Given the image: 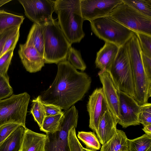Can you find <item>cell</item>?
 Listing matches in <instances>:
<instances>
[{
	"label": "cell",
	"mask_w": 151,
	"mask_h": 151,
	"mask_svg": "<svg viewBox=\"0 0 151 151\" xmlns=\"http://www.w3.org/2000/svg\"><path fill=\"white\" fill-rule=\"evenodd\" d=\"M91 83V78L87 74L78 71L66 60L58 63L56 77L40 95L41 100L67 110L82 99Z\"/></svg>",
	"instance_id": "obj_1"
},
{
	"label": "cell",
	"mask_w": 151,
	"mask_h": 151,
	"mask_svg": "<svg viewBox=\"0 0 151 151\" xmlns=\"http://www.w3.org/2000/svg\"><path fill=\"white\" fill-rule=\"evenodd\" d=\"M54 9L58 24L70 45L79 42L85 35L80 0L54 1Z\"/></svg>",
	"instance_id": "obj_2"
},
{
	"label": "cell",
	"mask_w": 151,
	"mask_h": 151,
	"mask_svg": "<svg viewBox=\"0 0 151 151\" xmlns=\"http://www.w3.org/2000/svg\"><path fill=\"white\" fill-rule=\"evenodd\" d=\"M134 87V99L140 105L148 102L151 96V82L143 68L142 50L138 38L134 33L127 42Z\"/></svg>",
	"instance_id": "obj_3"
},
{
	"label": "cell",
	"mask_w": 151,
	"mask_h": 151,
	"mask_svg": "<svg viewBox=\"0 0 151 151\" xmlns=\"http://www.w3.org/2000/svg\"><path fill=\"white\" fill-rule=\"evenodd\" d=\"M44 58L45 63L58 64L65 60L71 45L54 19L44 27Z\"/></svg>",
	"instance_id": "obj_4"
},
{
	"label": "cell",
	"mask_w": 151,
	"mask_h": 151,
	"mask_svg": "<svg viewBox=\"0 0 151 151\" xmlns=\"http://www.w3.org/2000/svg\"><path fill=\"white\" fill-rule=\"evenodd\" d=\"M127 42L119 47L108 71L118 90L134 98V84Z\"/></svg>",
	"instance_id": "obj_5"
},
{
	"label": "cell",
	"mask_w": 151,
	"mask_h": 151,
	"mask_svg": "<svg viewBox=\"0 0 151 151\" xmlns=\"http://www.w3.org/2000/svg\"><path fill=\"white\" fill-rule=\"evenodd\" d=\"M90 22L91 29L97 37L119 47L125 44L135 33L109 15Z\"/></svg>",
	"instance_id": "obj_6"
},
{
	"label": "cell",
	"mask_w": 151,
	"mask_h": 151,
	"mask_svg": "<svg viewBox=\"0 0 151 151\" xmlns=\"http://www.w3.org/2000/svg\"><path fill=\"white\" fill-rule=\"evenodd\" d=\"M30 96L27 92L12 94L0 100V127L15 123L26 127V119Z\"/></svg>",
	"instance_id": "obj_7"
},
{
	"label": "cell",
	"mask_w": 151,
	"mask_h": 151,
	"mask_svg": "<svg viewBox=\"0 0 151 151\" xmlns=\"http://www.w3.org/2000/svg\"><path fill=\"white\" fill-rule=\"evenodd\" d=\"M78 117V111L74 105L63 112L60 122V130L46 134L45 151H70L68 131L72 127H76Z\"/></svg>",
	"instance_id": "obj_8"
},
{
	"label": "cell",
	"mask_w": 151,
	"mask_h": 151,
	"mask_svg": "<svg viewBox=\"0 0 151 151\" xmlns=\"http://www.w3.org/2000/svg\"><path fill=\"white\" fill-rule=\"evenodd\" d=\"M109 15L134 32L151 35V18L140 13L122 1Z\"/></svg>",
	"instance_id": "obj_9"
},
{
	"label": "cell",
	"mask_w": 151,
	"mask_h": 151,
	"mask_svg": "<svg viewBox=\"0 0 151 151\" xmlns=\"http://www.w3.org/2000/svg\"><path fill=\"white\" fill-rule=\"evenodd\" d=\"M23 6L25 16L34 23L44 27L54 19V1L19 0Z\"/></svg>",
	"instance_id": "obj_10"
},
{
	"label": "cell",
	"mask_w": 151,
	"mask_h": 151,
	"mask_svg": "<svg viewBox=\"0 0 151 151\" xmlns=\"http://www.w3.org/2000/svg\"><path fill=\"white\" fill-rule=\"evenodd\" d=\"M122 2V0H80L82 16L84 20L91 22L107 16Z\"/></svg>",
	"instance_id": "obj_11"
},
{
	"label": "cell",
	"mask_w": 151,
	"mask_h": 151,
	"mask_svg": "<svg viewBox=\"0 0 151 151\" xmlns=\"http://www.w3.org/2000/svg\"><path fill=\"white\" fill-rule=\"evenodd\" d=\"M119 117L118 124L126 128L140 124L138 115L140 105L132 96L119 90Z\"/></svg>",
	"instance_id": "obj_12"
},
{
	"label": "cell",
	"mask_w": 151,
	"mask_h": 151,
	"mask_svg": "<svg viewBox=\"0 0 151 151\" xmlns=\"http://www.w3.org/2000/svg\"><path fill=\"white\" fill-rule=\"evenodd\" d=\"M87 107L89 116V127L96 133L100 121L109 110L102 88H96L89 96Z\"/></svg>",
	"instance_id": "obj_13"
},
{
	"label": "cell",
	"mask_w": 151,
	"mask_h": 151,
	"mask_svg": "<svg viewBox=\"0 0 151 151\" xmlns=\"http://www.w3.org/2000/svg\"><path fill=\"white\" fill-rule=\"evenodd\" d=\"M98 75L109 111L117 121L119 117V97L117 89L108 70H100Z\"/></svg>",
	"instance_id": "obj_14"
},
{
	"label": "cell",
	"mask_w": 151,
	"mask_h": 151,
	"mask_svg": "<svg viewBox=\"0 0 151 151\" xmlns=\"http://www.w3.org/2000/svg\"><path fill=\"white\" fill-rule=\"evenodd\" d=\"M18 53L24 66L29 73L39 71L44 66L43 56L33 46L20 44Z\"/></svg>",
	"instance_id": "obj_15"
},
{
	"label": "cell",
	"mask_w": 151,
	"mask_h": 151,
	"mask_svg": "<svg viewBox=\"0 0 151 151\" xmlns=\"http://www.w3.org/2000/svg\"><path fill=\"white\" fill-rule=\"evenodd\" d=\"M118 121L109 110L106 111L100 121L96 133L100 143L104 144L115 133Z\"/></svg>",
	"instance_id": "obj_16"
},
{
	"label": "cell",
	"mask_w": 151,
	"mask_h": 151,
	"mask_svg": "<svg viewBox=\"0 0 151 151\" xmlns=\"http://www.w3.org/2000/svg\"><path fill=\"white\" fill-rule=\"evenodd\" d=\"M105 42L97 53L95 64L100 70L108 71L117 55L119 47L112 43Z\"/></svg>",
	"instance_id": "obj_17"
},
{
	"label": "cell",
	"mask_w": 151,
	"mask_h": 151,
	"mask_svg": "<svg viewBox=\"0 0 151 151\" xmlns=\"http://www.w3.org/2000/svg\"><path fill=\"white\" fill-rule=\"evenodd\" d=\"M46 134L37 133L27 128L20 151H45Z\"/></svg>",
	"instance_id": "obj_18"
},
{
	"label": "cell",
	"mask_w": 151,
	"mask_h": 151,
	"mask_svg": "<svg viewBox=\"0 0 151 151\" xmlns=\"http://www.w3.org/2000/svg\"><path fill=\"white\" fill-rule=\"evenodd\" d=\"M100 151H129L128 139L125 132L117 129L112 137L102 145Z\"/></svg>",
	"instance_id": "obj_19"
},
{
	"label": "cell",
	"mask_w": 151,
	"mask_h": 151,
	"mask_svg": "<svg viewBox=\"0 0 151 151\" xmlns=\"http://www.w3.org/2000/svg\"><path fill=\"white\" fill-rule=\"evenodd\" d=\"M26 127L20 125L0 144V151H20Z\"/></svg>",
	"instance_id": "obj_20"
},
{
	"label": "cell",
	"mask_w": 151,
	"mask_h": 151,
	"mask_svg": "<svg viewBox=\"0 0 151 151\" xmlns=\"http://www.w3.org/2000/svg\"><path fill=\"white\" fill-rule=\"evenodd\" d=\"M44 27L34 23L28 35L25 44L34 47L44 57Z\"/></svg>",
	"instance_id": "obj_21"
},
{
	"label": "cell",
	"mask_w": 151,
	"mask_h": 151,
	"mask_svg": "<svg viewBox=\"0 0 151 151\" xmlns=\"http://www.w3.org/2000/svg\"><path fill=\"white\" fill-rule=\"evenodd\" d=\"M24 18L23 16L15 15L0 10V34L9 28L21 26Z\"/></svg>",
	"instance_id": "obj_22"
},
{
	"label": "cell",
	"mask_w": 151,
	"mask_h": 151,
	"mask_svg": "<svg viewBox=\"0 0 151 151\" xmlns=\"http://www.w3.org/2000/svg\"><path fill=\"white\" fill-rule=\"evenodd\" d=\"M150 148V135L145 134L135 139H128L129 151H147Z\"/></svg>",
	"instance_id": "obj_23"
},
{
	"label": "cell",
	"mask_w": 151,
	"mask_h": 151,
	"mask_svg": "<svg viewBox=\"0 0 151 151\" xmlns=\"http://www.w3.org/2000/svg\"><path fill=\"white\" fill-rule=\"evenodd\" d=\"M63 112L56 115L45 116L40 130L47 133H54L60 130V124Z\"/></svg>",
	"instance_id": "obj_24"
},
{
	"label": "cell",
	"mask_w": 151,
	"mask_h": 151,
	"mask_svg": "<svg viewBox=\"0 0 151 151\" xmlns=\"http://www.w3.org/2000/svg\"><path fill=\"white\" fill-rule=\"evenodd\" d=\"M77 137L85 145L86 148L96 151L100 149L101 143L94 132H79Z\"/></svg>",
	"instance_id": "obj_25"
},
{
	"label": "cell",
	"mask_w": 151,
	"mask_h": 151,
	"mask_svg": "<svg viewBox=\"0 0 151 151\" xmlns=\"http://www.w3.org/2000/svg\"><path fill=\"white\" fill-rule=\"evenodd\" d=\"M32 103V106L30 112L35 121L37 122L40 128L45 116V112L40 95L38 96L36 98L33 99Z\"/></svg>",
	"instance_id": "obj_26"
},
{
	"label": "cell",
	"mask_w": 151,
	"mask_h": 151,
	"mask_svg": "<svg viewBox=\"0 0 151 151\" xmlns=\"http://www.w3.org/2000/svg\"><path fill=\"white\" fill-rule=\"evenodd\" d=\"M122 2L142 14L151 18V0H122Z\"/></svg>",
	"instance_id": "obj_27"
},
{
	"label": "cell",
	"mask_w": 151,
	"mask_h": 151,
	"mask_svg": "<svg viewBox=\"0 0 151 151\" xmlns=\"http://www.w3.org/2000/svg\"><path fill=\"white\" fill-rule=\"evenodd\" d=\"M68 61L76 69L85 70L86 66L83 60L80 51L71 46L68 53Z\"/></svg>",
	"instance_id": "obj_28"
},
{
	"label": "cell",
	"mask_w": 151,
	"mask_h": 151,
	"mask_svg": "<svg viewBox=\"0 0 151 151\" xmlns=\"http://www.w3.org/2000/svg\"><path fill=\"white\" fill-rule=\"evenodd\" d=\"M138 121L144 127L151 124V104L147 103L140 105Z\"/></svg>",
	"instance_id": "obj_29"
},
{
	"label": "cell",
	"mask_w": 151,
	"mask_h": 151,
	"mask_svg": "<svg viewBox=\"0 0 151 151\" xmlns=\"http://www.w3.org/2000/svg\"><path fill=\"white\" fill-rule=\"evenodd\" d=\"M8 76L0 73V100L9 97L12 95L13 90L9 82Z\"/></svg>",
	"instance_id": "obj_30"
},
{
	"label": "cell",
	"mask_w": 151,
	"mask_h": 151,
	"mask_svg": "<svg viewBox=\"0 0 151 151\" xmlns=\"http://www.w3.org/2000/svg\"><path fill=\"white\" fill-rule=\"evenodd\" d=\"M135 33L138 38L142 52L151 58V35L138 32Z\"/></svg>",
	"instance_id": "obj_31"
},
{
	"label": "cell",
	"mask_w": 151,
	"mask_h": 151,
	"mask_svg": "<svg viewBox=\"0 0 151 151\" xmlns=\"http://www.w3.org/2000/svg\"><path fill=\"white\" fill-rule=\"evenodd\" d=\"M76 128L73 126L68 131V139L70 151H83V147L77 137Z\"/></svg>",
	"instance_id": "obj_32"
},
{
	"label": "cell",
	"mask_w": 151,
	"mask_h": 151,
	"mask_svg": "<svg viewBox=\"0 0 151 151\" xmlns=\"http://www.w3.org/2000/svg\"><path fill=\"white\" fill-rule=\"evenodd\" d=\"M18 28L6 40L4 46L0 57L8 51L14 49L19 37V29Z\"/></svg>",
	"instance_id": "obj_33"
},
{
	"label": "cell",
	"mask_w": 151,
	"mask_h": 151,
	"mask_svg": "<svg viewBox=\"0 0 151 151\" xmlns=\"http://www.w3.org/2000/svg\"><path fill=\"white\" fill-rule=\"evenodd\" d=\"M14 49L10 50L0 57V73L7 76V71L12 58Z\"/></svg>",
	"instance_id": "obj_34"
},
{
	"label": "cell",
	"mask_w": 151,
	"mask_h": 151,
	"mask_svg": "<svg viewBox=\"0 0 151 151\" xmlns=\"http://www.w3.org/2000/svg\"><path fill=\"white\" fill-rule=\"evenodd\" d=\"M20 125L17 124L10 123L1 126L0 144L5 140Z\"/></svg>",
	"instance_id": "obj_35"
},
{
	"label": "cell",
	"mask_w": 151,
	"mask_h": 151,
	"mask_svg": "<svg viewBox=\"0 0 151 151\" xmlns=\"http://www.w3.org/2000/svg\"><path fill=\"white\" fill-rule=\"evenodd\" d=\"M42 103L44 108L45 116L55 115L63 112L62 111V109L57 105L42 101Z\"/></svg>",
	"instance_id": "obj_36"
},
{
	"label": "cell",
	"mask_w": 151,
	"mask_h": 151,
	"mask_svg": "<svg viewBox=\"0 0 151 151\" xmlns=\"http://www.w3.org/2000/svg\"><path fill=\"white\" fill-rule=\"evenodd\" d=\"M20 27H14L9 28L0 34V56L7 39L18 28Z\"/></svg>",
	"instance_id": "obj_37"
},
{
	"label": "cell",
	"mask_w": 151,
	"mask_h": 151,
	"mask_svg": "<svg viewBox=\"0 0 151 151\" xmlns=\"http://www.w3.org/2000/svg\"><path fill=\"white\" fill-rule=\"evenodd\" d=\"M142 58L144 70L148 80L151 82V58L142 51Z\"/></svg>",
	"instance_id": "obj_38"
},
{
	"label": "cell",
	"mask_w": 151,
	"mask_h": 151,
	"mask_svg": "<svg viewBox=\"0 0 151 151\" xmlns=\"http://www.w3.org/2000/svg\"><path fill=\"white\" fill-rule=\"evenodd\" d=\"M142 129L145 134L151 136V124L144 127Z\"/></svg>",
	"instance_id": "obj_39"
},
{
	"label": "cell",
	"mask_w": 151,
	"mask_h": 151,
	"mask_svg": "<svg viewBox=\"0 0 151 151\" xmlns=\"http://www.w3.org/2000/svg\"><path fill=\"white\" fill-rule=\"evenodd\" d=\"M11 1L12 0H0V7Z\"/></svg>",
	"instance_id": "obj_40"
},
{
	"label": "cell",
	"mask_w": 151,
	"mask_h": 151,
	"mask_svg": "<svg viewBox=\"0 0 151 151\" xmlns=\"http://www.w3.org/2000/svg\"><path fill=\"white\" fill-rule=\"evenodd\" d=\"M83 151H96L93 150H92L86 148H85L83 147Z\"/></svg>",
	"instance_id": "obj_41"
},
{
	"label": "cell",
	"mask_w": 151,
	"mask_h": 151,
	"mask_svg": "<svg viewBox=\"0 0 151 151\" xmlns=\"http://www.w3.org/2000/svg\"><path fill=\"white\" fill-rule=\"evenodd\" d=\"M147 151H151V148L149 149Z\"/></svg>",
	"instance_id": "obj_42"
}]
</instances>
